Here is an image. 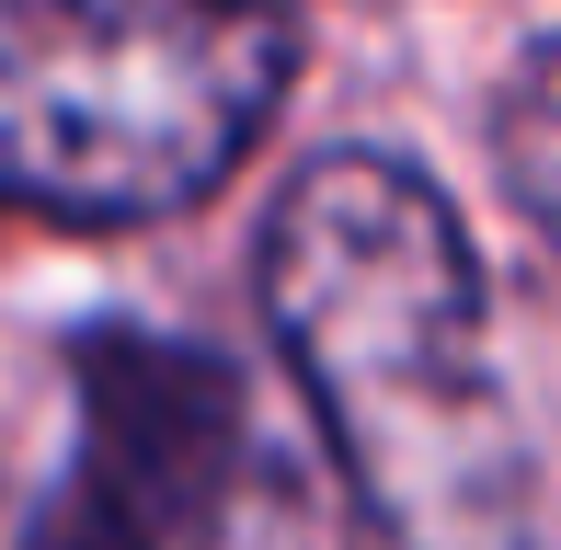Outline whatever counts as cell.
I'll use <instances>...</instances> for the list:
<instances>
[{"mask_svg": "<svg viewBox=\"0 0 561 550\" xmlns=\"http://www.w3.org/2000/svg\"><path fill=\"white\" fill-rule=\"evenodd\" d=\"M275 92L264 0H0V218L149 230L252 161Z\"/></svg>", "mask_w": 561, "mask_h": 550, "instance_id": "7a4b0ae2", "label": "cell"}, {"mask_svg": "<svg viewBox=\"0 0 561 550\" xmlns=\"http://www.w3.org/2000/svg\"><path fill=\"white\" fill-rule=\"evenodd\" d=\"M493 161H504V195H516V218L561 253V35L516 69V81H504Z\"/></svg>", "mask_w": 561, "mask_h": 550, "instance_id": "277c9868", "label": "cell"}, {"mask_svg": "<svg viewBox=\"0 0 561 550\" xmlns=\"http://www.w3.org/2000/svg\"><path fill=\"white\" fill-rule=\"evenodd\" d=\"M264 321L333 436V470L401 550H539L561 528V447L504 356L493 275L413 161L321 149L275 195Z\"/></svg>", "mask_w": 561, "mask_h": 550, "instance_id": "6da1fadb", "label": "cell"}, {"mask_svg": "<svg viewBox=\"0 0 561 550\" xmlns=\"http://www.w3.org/2000/svg\"><path fill=\"white\" fill-rule=\"evenodd\" d=\"M275 436L207 344L92 333L69 356V470L23 550H252L275 516Z\"/></svg>", "mask_w": 561, "mask_h": 550, "instance_id": "3957f363", "label": "cell"}]
</instances>
